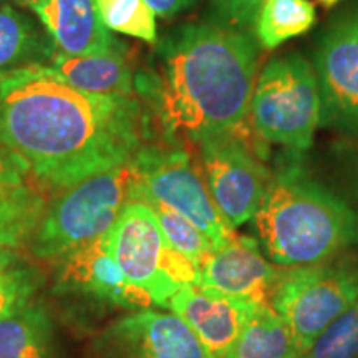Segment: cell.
<instances>
[{"mask_svg":"<svg viewBox=\"0 0 358 358\" xmlns=\"http://www.w3.org/2000/svg\"><path fill=\"white\" fill-rule=\"evenodd\" d=\"M129 203H159L185 216L209 237L214 249L237 236L217 211L203 174L181 148L145 145L129 163Z\"/></svg>","mask_w":358,"mask_h":358,"instance_id":"cell-6","label":"cell"},{"mask_svg":"<svg viewBox=\"0 0 358 358\" xmlns=\"http://www.w3.org/2000/svg\"><path fill=\"white\" fill-rule=\"evenodd\" d=\"M302 358H358V299L313 340Z\"/></svg>","mask_w":358,"mask_h":358,"instance_id":"cell-25","label":"cell"},{"mask_svg":"<svg viewBox=\"0 0 358 358\" xmlns=\"http://www.w3.org/2000/svg\"><path fill=\"white\" fill-rule=\"evenodd\" d=\"M259 60L261 45L250 30L191 24L158 43L134 87L169 141L199 143L250 123Z\"/></svg>","mask_w":358,"mask_h":358,"instance_id":"cell-2","label":"cell"},{"mask_svg":"<svg viewBox=\"0 0 358 358\" xmlns=\"http://www.w3.org/2000/svg\"><path fill=\"white\" fill-rule=\"evenodd\" d=\"M95 3L108 30L146 43L158 42L156 13L145 0H95Z\"/></svg>","mask_w":358,"mask_h":358,"instance_id":"cell-23","label":"cell"},{"mask_svg":"<svg viewBox=\"0 0 358 358\" xmlns=\"http://www.w3.org/2000/svg\"><path fill=\"white\" fill-rule=\"evenodd\" d=\"M29 7L42 20L58 53L98 55L122 45L103 25L95 0H34Z\"/></svg>","mask_w":358,"mask_h":358,"instance_id":"cell-15","label":"cell"},{"mask_svg":"<svg viewBox=\"0 0 358 358\" xmlns=\"http://www.w3.org/2000/svg\"><path fill=\"white\" fill-rule=\"evenodd\" d=\"M29 173L27 163L15 151L0 145V185H22Z\"/></svg>","mask_w":358,"mask_h":358,"instance_id":"cell-27","label":"cell"},{"mask_svg":"<svg viewBox=\"0 0 358 358\" xmlns=\"http://www.w3.org/2000/svg\"><path fill=\"white\" fill-rule=\"evenodd\" d=\"M266 0H211L217 22L234 29L250 30L256 15Z\"/></svg>","mask_w":358,"mask_h":358,"instance_id":"cell-26","label":"cell"},{"mask_svg":"<svg viewBox=\"0 0 358 358\" xmlns=\"http://www.w3.org/2000/svg\"><path fill=\"white\" fill-rule=\"evenodd\" d=\"M108 249L128 280L161 307H168L182 285L196 284L198 268L169 245L150 206L136 201L124 206L108 232Z\"/></svg>","mask_w":358,"mask_h":358,"instance_id":"cell-7","label":"cell"},{"mask_svg":"<svg viewBox=\"0 0 358 358\" xmlns=\"http://www.w3.org/2000/svg\"><path fill=\"white\" fill-rule=\"evenodd\" d=\"M158 17L163 19H173L186 8H189L194 0H145Z\"/></svg>","mask_w":358,"mask_h":358,"instance_id":"cell-28","label":"cell"},{"mask_svg":"<svg viewBox=\"0 0 358 358\" xmlns=\"http://www.w3.org/2000/svg\"><path fill=\"white\" fill-rule=\"evenodd\" d=\"M319 2L327 8H332L334 6H337L340 0H319Z\"/></svg>","mask_w":358,"mask_h":358,"instance_id":"cell-29","label":"cell"},{"mask_svg":"<svg viewBox=\"0 0 358 358\" xmlns=\"http://www.w3.org/2000/svg\"><path fill=\"white\" fill-rule=\"evenodd\" d=\"M13 2H15V3H19V6H27V7H29L30 6V3H32L34 2V0H13Z\"/></svg>","mask_w":358,"mask_h":358,"instance_id":"cell-30","label":"cell"},{"mask_svg":"<svg viewBox=\"0 0 358 358\" xmlns=\"http://www.w3.org/2000/svg\"><path fill=\"white\" fill-rule=\"evenodd\" d=\"M6 75H7V73H0V83H2V80L6 78Z\"/></svg>","mask_w":358,"mask_h":358,"instance_id":"cell-31","label":"cell"},{"mask_svg":"<svg viewBox=\"0 0 358 358\" xmlns=\"http://www.w3.org/2000/svg\"><path fill=\"white\" fill-rule=\"evenodd\" d=\"M52 335L47 310L30 303L0 320V358H52Z\"/></svg>","mask_w":358,"mask_h":358,"instance_id":"cell-19","label":"cell"},{"mask_svg":"<svg viewBox=\"0 0 358 358\" xmlns=\"http://www.w3.org/2000/svg\"><path fill=\"white\" fill-rule=\"evenodd\" d=\"M0 145L53 187L131 163L145 146V116L133 96L73 88L52 66L8 71L0 83Z\"/></svg>","mask_w":358,"mask_h":358,"instance_id":"cell-1","label":"cell"},{"mask_svg":"<svg viewBox=\"0 0 358 358\" xmlns=\"http://www.w3.org/2000/svg\"><path fill=\"white\" fill-rule=\"evenodd\" d=\"M45 211V199L34 187L0 185V248L17 249L32 241Z\"/></svg>","mask_w":358,"mask_h":358,"instance_id":"cell-20","label":"cell"},{"mask_svg":"<svg viewBox=\"0 0 358 358\" xmlns=\"http://www.w3.org/2000/svg\"><path fill=\"white\" fill-rule=\"evenodd\" d=\"M227 358H302L294 332L268 303L259 306Z\"/></svg>","mask_w":358,"mask_h":358,"instance_id":"cell-18","label":"cell"},{"mask_svg":"<svg viewBox=\"0 0 358 358\" xmlns=\"http://www.w3.org/2000/svg\"><path fill=\"white\" fill-rule=\"evenodd\" d=\"M48 66H52L66 83L82 92L122 96H131L133 93L131 64L123 43L98 55L70 57L57 52Z\"/></svg>","mask_w":358,"mask_h":358,"instance_id":"cell-16","label":"cell"},{"mask_svg":"<svg viewBox=\"0 0 358 358\" xmlns=\"http://www.w3.org/2000/svg\"><path fill=\"white\" fill-rule=\"evenodd\" d=\"M53 292L129 310L151 307V295L123 274L108 249V234L58 259Z\"/></svg>","mask_w":358,"mask_h":358,"instance_id":"cell-11","label":"cell"},{"mask_svg":"<svg viewBox=\"0 0 358 358\" xmlns=\"http://www.w3.org/2000/svg\"><path fill=\"white\" fill-rule=\"evenodd\" d=\"M320 92L313 65L301 53L275 57L256 80L249 120L257 136L295 151L312 146L320 124Z\"/></svg>","mask_w":358,"mask_h":358,"instance_id":"cell-4","label":"cell"},{"mask_svg":"<svg viewBox=\"0 0 358 358\" xmlns=\"http://www.w3.org/2000/svg\"><path fill=\"white\" fill-rule=\"evenodd\" d=\"M42 284L37 267L13 249L0 248V320L30 306Z\"/></svg>","mask_w":358,"mask_h":358,"instance_id":"cell-22","label":"cell"},{"mask_svg":"<svg viewBox=\"0 0 358 358\" xmlns=\"http://www.w3.org/2000/svg\"><path fill=\"white\" fill-rule=\"evenodd\" d=\"M146 206L153 209L169 245L179 254H182L196 268L203 266L206 259L216 250L209 237L199 227H196L189 219L159 203H150Z\"/></svg>","mask_w":358,"mask_h":358,"instance_id":"cell-24","label":"cell"},{"mask_svg":"<svg viewBox=\"0 0 358 358\" xmlns=\"http://www.w3.org/2000/svg\"><path fill=\"white\" fill-rule=\"evenodd\" d=\"M357 299L358 267L327 261L282 271L268 306L287 322L303 355L313 340Z\"/></svg>","mask_w":358,"mask_h":358,"instance_id":"cell-8","label":"cell"},{"mask_svg":"<svg viewBox=\"0 0 358 358\" xmlns=\"http://www.w3.org/2000/svg\"><path fill=\"white\" fill-rule=\"evenodd\" d=\"M257 307L196 284L182 285L168 302V308L198 337L208 358H227Z\"/></svg>","mask_w":358,"mask_h":358,"instance_id":"cell-13","label":"cell"},{"mask_svg":"<svg viewBox=\"0 0 358 358\" xmlns=\"http://www.w3.org/2000/svg\"><path fill=\"white\" fill-rule=\"evenodd\" d=\"M3 2V0H0V3H2Z\"/></svg>","mask_w":358,"mask_h":358,"instance_id":"cell-32","label":"cell"},{"mask_svg":"<svg viewBox=\"0 0 358 358\" xmlns=\"http://www.w3.org/2000/svg\"><path fill=\"white\" fill-rule=\"evenodd\" d=\"M93 350L96 358H208L185 320L148 308L113 322Z\"/></svg>","mask_w":358,"mask_h":358,"instance_id":"cell-12","label":"cell"},{"mask_svg":"<svg viewBox=\"0 0 358 358\" xmlns=\"http://www.w3.org/2000/svg\"><path fill=\"white\" fill-rule=\"evenodd\" d=\"M280 274L282 271L264 257L256 241L236 236L206 259L198 268L196 285L266 306Z\"/></svg>","mask_w":358,"mask_h":358,"instance_id":"cell-14","label":"cell"},{"mask_svg":"<svg viewBox=\"0 0 358 358\" xmlns=\"http://www.w3.org/2000/svg\"><path fill=\"white\" fill-rule=\"evenodd\" d=\"M252 124L201 140V168L217 211L232 229L256 216L271 179ZM266 143V141H264Z\"/></svg>","mask_w":358,"mask_h":358,"instance_id":"cell-9","label":"cell"},{"mask_svg":"<svg viewBox=\"0 0 358 358\" xmlns=\"http://www.w3.org/2000/svg\"><path fill=\"white\" fill-rule=\"evenodd\" d=\"M315 24L310 0H266L254 20V37L266 50L308 32Z\"/></svg>","mask_w":358,"mask_h":358,"instance_id":"cell-21","label":"cell"},{"mask_svg":"<svg viewBox=\"0 0 358 358\" xmlns=\"http://www.w3.org/2000/svg\"><path fill=\"white\" fill-rule=\"evenodd\" d=\"M254 221L267 256L285 268L327 262L358 243L355 211L295 161L271 173Z\"/></svg>","mask_w":358,"mask_h":358,"instance_id":"cell-3","label":"cell"},{"mask_svg":"<svg viewBox=\"0 0 358 358\" xmlns=\"http://www.w3.org/2000/svg\"><path fill=\"white\" fill-rule=\"evenodd\" d=\"M131 166L115 168L69 187L45 211L32 252L38 259H62L71 250L106 236L129 203Z\"/></svg>","mask_w":358,"mask_h":358,"instance_id":"cell-5","label":"cell"},{"mask_svg":"<svg viewBox=\"0 0 358 358\" xmlns=\"http://www.w3.org/2000/svg\"><path fill=\"white\" fill-rule=\"evenodd\" d=\"M320 92V124L358 140V6L334 17L313 55Z\"/></svg>","mask_w":358,"mask_h":358,"instance_id":"cell-10","label":"cell"},{"mask_svg":"<svg viewBox=\"0 0 358 358\" xmlns=\"http://www.w3.org/2000/svg\"><path fill=\"white\" fill-rule=\"evenodd\" d=\"M53 43L30 17L0 6V73L52 64Z\"/></svg>","mask_w":358,"mask_h":358,"instance_id":"cell-17","label":"cell"}]
</instances>
